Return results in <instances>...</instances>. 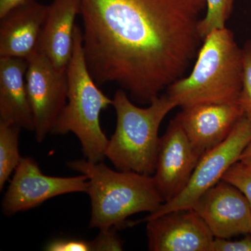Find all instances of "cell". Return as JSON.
Returning a JSON list of instances; mask_svg holds the SVG:
<instances>
[{
  "label": "cell",
  "mask_w": 251,
  "mask_h": 251,
  "mask_svg": "<svg viewBox=\"0 0 251 251\" xmlns=\"http://www.w3.org/2000/svg\"><path fill=\"white\" fill-rule=\"evenodd\" d=\"M115 227L100 229L97 237L91 242L92 251L123 250L124 242L117 233Z\"/></svg>",
  "instance_id": "ffe728a7"
},
{
  "label": "cell",
  "mask_w": 251,
  "mask_h": 251,
  "mask_svg": "<svg viewBox=\"0 0 251 251\" xmlns=\"http://www.w3.org/2000/svg\"><path fill=\"white\" fill-rule=\"evenodd\" d=\"M210 251H251V234L237 241L215 238Z\"/></svg>",
  "instance_id": "7402d4cb"
},
{
  "label": "cell",
  "mask_w": 251,
  "mask_h": 251,
  "mask_svg": "<svg viewBox=\"0 0 251 251\" xmlns=\"http://www.w3.org/2000/svg\"><path fill=\"white\" fill-rule=\"evenodd\" d=\"M80 11V0H53L48 6L38 51L62 72H67L72 60L75 19Z\"/></svg>",
  "instance_id": "5bb4252c"
},
{
  "label": "cell",
  "mask_w": 251,
  "mask_h": 251,
  "mask_svg": "<svg viewBox=\"0 0 251 251\" xmlns=\"http://www.w3.org/2000/svg\"><path fill=\"white\" fill-rule=\"evenodd\" d=\"M251 140V120L243 116L224 141L201 156L184 189L150 214L145 221L170 211L193 208L198 199L221 181L229 168L239 161Z\"/></svg>",
  "instance_id": "8992f818"
},
{
  "label": "cell",
  "mask_w": 251,
  "mask_h": 251,
  "mask_svg": "<svg viewBox=\"0 0 251 251\" xmlns=\"http://www.w3.org/2000/svg\"><path fill=\"white\" fill-rule=\"evenodd\" d=\"M49 251H92L91 242L82 239H56L46 246Z\"/></svg>",
  "instance_id": "44dd1931"
},
{
  "label": "cell",
  "mask_w": 251,
  "mask_h": 251,
  "mask_svg": "<svg viewBox=\"0 0 251 251\" xmlns=\"http://www.w3.org/2000/svg\"><path fill=\"white\" fill-rule=\"evenodd\" d=\"M88 187V178L85 175L72 177L48 176L43 174L33 158L22 157L3 198V212L5 215H14L56 196L87 193Z\"/></svg>",
  "instance_id": "ba28073f"
},
{
  "label": "cell",
  "mask_w": 251,
  "mask_h": 251,
  "mask_svg": "<svg viewBox=\"0 0 251 251\" xmlns=\"http://www.w3.org/2000/svg\"><path fill=\"white\" fill-rule=\"evenodd\" d=\"M21 127L0 121V189H2L22 157L19 151Z\"/></svg>",
  "instance_id": "2e32d148"
},
{
  "label": "cell",
  "mask_w": 251,
  "mask_h": 251,
  "mask_svg": "<svg viewBox=\"0 0 251 251\" xmlns=\"http://www.w3.org/2000/svg\"><path fill=\"white\" fill-rule=\"evenodd\" d=\"M242 77V49L226 27L204 38L192 72L169 86L167 95L182 108L239 103Z\"/></svg>",
  "instance_id": "7a4b0ae2"
},
{
  "label": "cell",
  "mask_w": 251,
  "mask_h": 251,
  "mask_svg": "<svg viewBox=\"0 0 251 251\" xmlns=\"http://www.w3.org/2000/svg\"><path fill=\"white\" fill-rule=\"evenodd\" d=\"M237 188L247 198L251 206V167L236 162L225 174L223 179Z\"/></svg>",
  "instance_id": "d6986e66"
},
{
  "label": "cell",
  "mask_w": 251,
  "mask_h": 251,
  "mask_svg": "<svg viewBox=\"0 0 251 251\" xmlns=\"http://www.w3.org/2000/svg\"><path fill=\"white\" fill-rule=\"evenodd\" d=\"M25 0H0V17Z\"/></svg>",
  "instance_id": "603a6c76"
},
{
  "label": "cell",
  "mask_w": 251,
  "mask_h": 251,
  "mask_svg": "<svg viewBox=\"0 0 251 251\" xmlns=\"http://www.w3.org/2000/svg\"><path fill=\"white\" fill-rule=\"evenodd\" d=\"M27 69V59L0 57V121L34 131L26 83Z\"/></svg>",
  "instance_id": "9a60e30c"
},
{
  "label": "cell",
  "mask_w": 251,
  "mask_h": 251,
  "mask_svg": "<svg viewBox=\"0 0 251 251\" xmlns=\"http://www.w3.org/2000/svg\"><path fill=\"white\" fill-rule=\"evenodd\" d=\"M250 234H251V231H250Z\"/></svg>",
  "instance_id": "d4e9b609"
},
{
  "label": "cell",
  "mask_w": 251,
  "mask_h": 251,
  "mask_svg": "<svg viewBox=\"0 0 251 251\" xmlns=\"http://www.w3.org/2000/svg\"><path fill=\"white\" fill-rule=\"evenodd\" d=\"M112 105L117 126L105 156L118 171L152 176L160 141L158 130L167 115L177 107L176 103L166 94L153 99L148 108H140L120 89L115 92Z\"/></svg>",
  "instance_id": "277c9868"
},
{
  "label": "cell",
  "mask_w": 251,
  "mask_h": 251,
  "mask_svg": "<svg viewBox=\"0 0 251 251\" xmlns=\"http://www.w3.org/2000/svg\"><path fill=\"white\" fill-rule=\"evenodd\" d=\"M69 92L67 104L57 119L51 133L76 135L86 159L103 161L109 139L100 124V112L112 105L110 99L99 90L86 64L83 36L76 25L74 49L67 69Z\"/></svg>",
  "instance_id": "5b68a950"
},
{
  "label": "cell",
  "mask_w": 251,
  "mask_h": 251,
  "mask_svg": "<svg viewBox=\"0 0 251 251\" xmlns=\"http://www.w3.org/2000/svg\"><path fill=\"white\" fill-rule=\"evenodd\" d=\"M242 89L239 103L244 116L251 120V40L248 41L242 49Z\"/></svg>",
  "instance_id": "ac0fdd59"
},
{
  "label": "cell",
  "mask_w": 251,
  "mask_h": 251,
  "mask_svg": "<svg viewBox=\"0 0 251 251\" xmlns=\"http://www.w3.org/2000/svg\"><path fill=\"white\" fill-rule=\"evenodd\" d=\"M86 64L97 85L114 82L150 103L184 77L204 39L205 0H80Z\"/></svg>",
  "instance_id": "6da1fadb"
},
{
  "label": "cell",
  "mask_w": 251,
  "mask_h": 251,
  "mask_svg": "<svg viewBox=\"0 0 251 251\" xmlns=\"http://www.w3.org/2000/svg\"><path fill=\"white\" fill-rule=\"evenodd\" d=\"M239 161L242 162L248 166L251 167V140L241 154Z\"/></svg>",
  "instance_id": "cb8c5ba5"
},
{
  "label": "cell",
  "mask_w": 251,
  "mask_h": 251,
  "mask_svg": "<svg viewBox=\"0 0 251 251\" xmlns=\"http://www.w3.org/2000/svg\"><path fill=\"white\" fill-rule=\"evenodd\" d=\"M243 116L239 103H212L182 108L175 118L195 148L203 155L224 141Z\"/></svg>",
  "instance_id": "7c38bea8"
},
{
  "label": "cell",
  "mask_w": 251,
  "mask_h": 251,
  "mask_svg": "<svg viewBox=\"0 0 251 251\" xmlns=\"http://www.w3.org/2000/svg\"><path fill=\"white\" fill-rule=\"evenodd\" d=\"M206 13L200 23L203 39L212 31L226 28V23L232 14L234 0H205Z\"/></svg>",
  "instance_id": "e0dca14e"
},
{
  "label": "cell",
  "mask_w": 251,
  "mask_h": 251,
  "mask_svg": "<svg viewBox=\"0 0 251 251\" xmlns=\"http://www.w3.org/2000/svg\"><path fill=\"white\" fill-rule=\"evenodd\" d=\"M48 6L25 0L0 17V57L27 59L38 51Z\"/></svg>",
  "instance_id": "4fadbf2b"
},
{
  "label": "cell",
  "mask_w": 251,
  "mask_h": 251,
  "mask_svg": "<svg viewBox=\"0 0 251 251\" xmlns=\"http://www.w3.org/2000/svg\"><path fill=\"white\" fill-rule=\"evenodd\" d=\"M193 209L215 238L230 239L250 234V203L237 188L224 180L206 191Z\"/></svg>",
  "instance_id": "8fae6325"
},
{
  "label": "cell",
  "mask_w": 251,
  "mask_h": 251,
  "mask_svg": "<svg viewBox=\"0 0 251 251\" xmlns=\"http://www.w3.org/2000/svg\"><path fill=\"white\" fill-rule=\"evenodd\" d=\"M201 154L195 148L179 121L175 118L160 138L152 175L164 203L177 196L187 185Z\"/></svg>",
  "instance_id": "9c48e42d"
},
{
  "label": "cell",
  "mask_w": 251,
  "mask_h": 251,
  "mask_svg": "<svg viewBox=\"0 0 251 251\" xmlns=\"http://www.w3.org/2000/svg\"><path fill=\"white\" fill-rule=\"evenodd\" d=\"M151 251H210L214 236L193 208L170 211L147 220Z\"/></svg>",
  "instance_id": "30bf717a"
},
{
  "label": "cell",
  "mask_w": 251,
  "mask_h": 251,
  "mask_svg": "<svg viewBox=\"0 0 251 251\" xmlns=\"http://www.w3.org/2000/svg\"><path fill=\"white\" fill-rule=\"evenodd\" d=\"M68 166L88 178L92 228H119L129 216L152 214L164 203L150 175L114 171L103 161L87 159L71 161Z\"/></svg>",
  "instance_id": "3957f363"
},
{
  "label": "cell",
  "mask_w": 251,
  "mask_h": 251,
  "mask_svg": "<svg viewBox=\"0 0 251 251\" xmlns=\"http://www.w3.org/2000/svg\"><path fill=\"white\" fill-rule=\"evenodd\" d=\"M27 61L28 97L34 115L36 140L40 143L52 132L67 104V72L57 69L39 51Z\"/></svg>",
  "instance_id": "52a82bcc"
}]
</instances>
